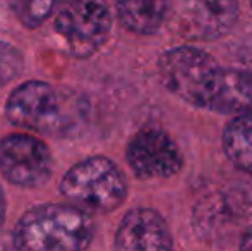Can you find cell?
Masks as SVG:
<instances>
[{"instance_id":"6da1fadb","label":"cell","mask_w":252,"mask_h":251,"mask_svg":"<svg viewBox=\"0 0 252 251\" xmlns=\"http://www.w3.org/2000/svg\"><path fill=\"white\" fill-rule=\"evenodd\" d=\"M163 86L190 107L237 115L252 112V71L220 66L199 47H175L158 59Z\"/></svg>"},{"instance_id":"7a4b0ae2","label":"cell","mask_w":252,"mask_h":251,"mask_svg":"<svg viewBox=\"0 0 252 251\" xmlns=\"http://www.w3.org/2000/svg\"><path fill=\"white\" fill-rule=\"evenodd\" d=\"M94 238L93 218L72 203L33 207L14 229V245L30 251H81Z\"/></svg>"},{"instance_id":"3957f363","label":"cell","mask_w":252,"mask_h":251,"mask_svg":"<svg viewBox=\"0 0 252 251\" xmlns=\"http://www.w3.org/2000/svg\"><path fill=\"white\" fill-rule=\"evenodd\" d=\"M127 179L113 160L103 155L84 158L69 169L60 181L67 201L88 214H110L127 198Z\"/></svg>"},{"instance_id":"277c9868","label":"cell","mask_w":252,"mask_h":251,"mask_svg":"<svg viewBox=\"0 0 252 251\" xmlns=\"http://www.w3.org/2000/svg\"><path fill=\"white\" fill-rule=\"evenodd\" d=\"M55 30L70 54L79 59L94 55L112 33V10L106 0H63Z\"/></svg>"},{"instance_id":"5b68a950","label":"cell","mask_w":252,"mask_h":251,"mask_svg":"<svg viewBox=\"0 0 252 251\" xmlns=\"http://www.w3.org/2000/svg\"><path fill=\"white\" fill-rule=\"evenodd\" d=\"M5 115L10 124L38 134H57L69 121L60 93L43 81L17 86L5 104Z\"/></svg>"},{"instance_id":"8992f818","label":"cell","mask_w":252,"mask_h":251,"mask_svg":"<svg viewBox=\"0 0 252 251\" xmlns=\"http://www.w3.org/2000/svg\"><path fill=\"white\" fill-rule=\"evenodd\" d=\"M52 171V151L40 138L12 133L0 140V174L10 184L36 188L50 179Z\"/></svg>"},{"instance_id":"52a82bcc","label":"cell","mask_w":252,"mask_h":251,"mask_svg":"<svg viewBox=\"0 0 252 251\" xmlns=\"http://www.w3.org/2000/svg\"><path fill=\"white\" fill-rule=\"evenodd\" d=\"M129 167L139 179H168L184 167L179 144L161 127L139 129L126 148Z\"/></svg>"},{"instance_id":"ba28073f","label":"cell","mask_w":252,"mask_h":251,"mask_svg":"<svg viewBox=\"0 0 252 251\" xmlns=\"http://www.w3.org/2000/svg\"><path fill=\"white\" fill-rule=\"evenodd\" d=\"M175 28L190 41H213L232 31L239 19L237 0H177Z\"/></svg>"},{"instance_id":"9c48e42d","label":"cell","mask_w":252,"mask_h":251,"mask_svg":"<svg viewBox=\"0 0 252 251\" xmlns=\"http://www.w3.org/2000/svg\"><path fill=\"white\" fill-rule=\"evenodd\" d=\"M115 248L122 251L172 250L173 234L159 212L139 207L124 215L115 232Z\"/></svg>"},{"instance_id":"30bf717a","label":"cell","mask_w":252,"mask_h":251,"mask_svg":"<svg viewBox=\"0 0 252 251\" xmlns=\"http://www.w3.org/2000/svg\"><path fill=\"white\" fill-rule=\"evenodd\" d=\"M117 16L124 28L136 35H155L168 19V0H117Z\"/></svg>"},{"instance_id":"8fae6325","label":"cell","mask_w":252,"mask_h":251,"mask_svg":"<svg viewBox=\"0 0 252 251\" xmlns=\"http://www.w3.org/2000/svg\"><path fill=\"white\" fill-rule=\"evenodd\" d=\"M221 144L226 158L252 176V112L233 115L223 129Z\"/></svg>"},{"instance_id":"7c38bea8","label":"cell","mask_w":252,"mask_h":251,"mask_svg":"<svg viewBox=\"0 0 252 251\" xmlns=\"http://www.w3.org/2000/svg\"><path fill=\"white\" fill-rule=\"evenodd\" d=\"M63 0H14L12 9L21 24L30 30L41 26Z\"/></svg>"},{"instance_id":"4fadbf2b","label":"cell","mask_w":252,"mask_h":251,"mask_svg":"<svg viewBox=\"0 0 252 251\" xmlns=\"http://www.w3.org/2000/svg\"><path fill=\"white\" fill-rule=\"evenodd\" d=\"M24 67V57L14 45L0 40V88L16 79Z\"/></svg>"},{"instance_id":"5bb4252c","label":"cell","mask_w":252,"mask_h":251,"mask_svg":"<svg viewBox=\"0 0 252 251\" xmlns=\"http://www.w3.org/2000/svg\"><path fill=\"white\" fill-rule=\"evenodd\" d=\"M240 250H252V225L246 229V232L240 238Z\"/></svg>"},{"instance_id":"9a60e30c","label":"cell","mask_w":252,"mask_h":251,"mask_svg":"<svg viewBox=\"0 0 252 251\" xmlns=\"http://www.w3.org/2000/svg\"><path fill=\"white\" fill-rule=\"evenodd\" d=\"M5 210H7L5 193H3L2 186H0V231H2V227H3V222H5Z\"/></svg>"},{"instance_id":"2e32d148","label":"cell","mask_w":252,"mask_h":251,"mask_svg":"<svg viewBox=\"0 0 252 251\" xmlns=\"http://www.w3.org/2000/svg\"><path fill=\"white\" fill-rule=\"evenodd\" d=\"M251 5H252V0H251Z\"/></svg>"}]
</instances>
